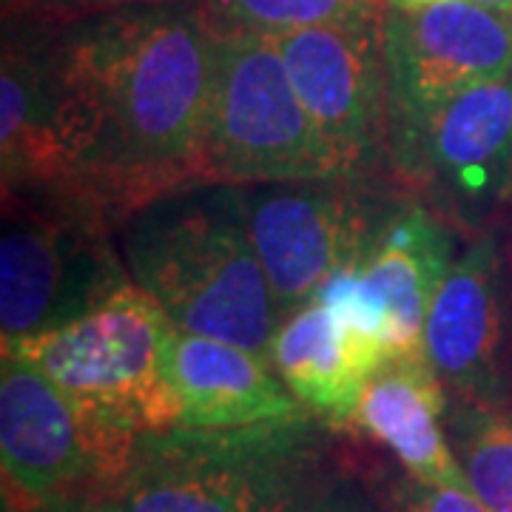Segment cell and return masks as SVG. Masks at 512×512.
<instances>
[{"instance_id":"obj_5","label":"cell","mask_w":512,"mask_h":512,"mask_svg":"<svg viewBox=\"0 0 512 512\" xmlns=\"http://www.w3.org/2000/svg\"><path fill=\"white\" fill-rule=\"evenodd\" d=\"M220 32L205 183H350L296 97L271 37Z\"/></svg>"},{"instance_id":"obj_10","label":"cell","mask_w":512,"mask_h":512,"mask_svg":"<svg viewBox=\"0 0 512 512\" xmlns=\"http://www.w3.org/2000/svg\"><path fill=\"white\" fill-rule=\"evenodd\" d=\"M239 197L279 322L353 265L382 220L353 183L239 185Z\"/></svg>"},{"instance_id":"obj_2","label":"cell","mask_w":512,"mask_h":512,"mask_svg":"<svg viewBox=\"0 0 512 512\" xmlns=\"http://www.w3.org/2000/svg\"><path fill=\"white\" fill-rule=\"evenodd\" d=\"M123 262L177 330L268 356L279 313L239 185H185L140 205L123 220Z\"/></svg>"},{"instance_id":"obj_12","label":"cell","mask_w":512,"mask_h":512,"mask_svg":"<svg viewBox=\"0 0 512 512\" xmlns=\"http://www.w3.org/2000/svg\"><path fill=\"white\" fill-rule=\"evenodd\" d=\"M458 211H487L512 191V72L444 103L399 168Z\"/></svg>"},{"instance_id":"obj_16","label":"cell","mask_w":512,"mask_h":512,"mask_svg":"<svg viewBox=\"0 0 512 512\" xmlns=\"http://www.w3.org/2000/svg\"><path fill=\"white\" fill-rule=\"evenodd\" d=\"M447 399V387L424 356L387 359L362 390L345 427L387 447L416 481L467 487L444 430Z\"/></svg>"},{"instance_id":"obj_20","label":"cell","mask_w":512,"mask_h":512,"mask_svg":"<svg viewBox=\"0 0 512 512\" xmlns=\"http://www.w3.org/2000/svg\"><path fill=\"white\" fill-rule=\"evenodd\" d=\"M399 512H490L470 487L453 484H424L410 478L399 495Z\"/></svg>"},{"instance_id":"obj_11","label":"cell","mask_w":512,"mask_h":512,"mask_svg":"<svg viewBox=\"0 0 512 512\" xmlns=\"http://www.w3.org/2000/svg\"><path fill=\"white\" fill-rule=\"evenodd\" d=\"M453 265V239L421 205H399L379 220L362 256L330 279L316 299L333 302L387 353L424 356L430 302Z\"/></svg>"},{"instance_id":"obj_15","label":"cell","mask_w":512,"mask_h":512,"mask_svg":"<svg viewBox=\"0 0 512 512\" xmlns=\"http://www.w3.org/2000/svg\"><path fill=\"white\" fill-rule=\"evenodd\" d=\"M268 359L313 416L345 427L387 353L345 308L313 299L279 322Z\"/></svg>"},{"instance_id":"obj_24","label":"cell","mask_w":512,"mask_h":512,"mask_svg":"<svg viewBox=\"0 0 512 512\" xmlns=\"http://www.w3.org/2000/svg\"><path fill=\"white\" fill-rule=\"evenodd\" d=\"M373 6H382V9H387V0H370Z\"/></svg>"},{"instance_id":"obj_23","label":"cell","mask_w":512,"mask_h":512,"mask_svg":"<svg viewBox=\"0 0 512 512\" xmlns=\"http://www.w3.org/2000/svg\"><path fill=\"white\" fill-rule=\"evenodd\" d=\"M427 3H441V0H387V9H416V6H427ZM467 3H476V6L512 18V0H467Z\"/></svg>"},{"instance_id":"obj_19","label":"cell","mask_w":512,"mask_h":512,"mask_svg":"<svg viewBox=\"0 0 512 512\" xmlns=\"http://www.w3.org/2000/svg\"><path fill=\"white\" fill-rule=\"evenodd\" d=\"M174 3V0H6V15L29 18L46 26H66L86 18H100L134 6Z\"/></svg>"},{"instance_id":"obj_22","label":"cell","mask_w":512,"mask_h":512,"mask_svg":"<svg viewBox=\"0 0 512 512\" xmlns=\"http://www.w3.org/2000/svg\"><path fill=\"white\" fill-rule=\"evenodd\" d=\"M35 512H123L120 504L109 498V495H66L49 501L46 507Z\"/></svg>"},{"instance_id":"obj_3","label":"cell","mask_w":512,"mask_h":512,"mask_svg":"<svg viewBox=\"0 0 512 512\" xmlns=\"http://www.w3.org/2000/svg\"><path fill=\"white\" fill-rule=\"evenodd\" d=\"M308 421L146 433L109 498L123 512H293L313 470Z\"/></svg>"},{"instance_id":"obj_6","label":"cell","mask_w":512,"mask_h":512,"mask_svg":"<svg viewBox=\"0 0 512 512\" xmlns=\"http://www.w3.org/2000/svg\"><path fill=\"white\" fill-rule=\"evenodd\" d=\"M137 439L97 419L35 362L0 359V461L6 510L35 512L66 495H111Z\"/></svg>"},{"instance_id":"obj_8","label":"cell","mask_w":512,"mask_h":512,"mask_svg":"<svg viewBox=\"0 0 512 512\" xmlns=\"http://www.w3.org/2000/svg\"><path fill=\"white\" fill-rule=\"evenodd\" d=\"M384 66L390 154L402 168L444 103L512 72V18L467 0L387 9Z\"/></svg>"},{"instance_id":"obj_21","label":"cell","mask_w":512,"mask_h":512,"mask_svg":"<svg viewBox=\"0 0 512 512\" xmlns=\"http://www.w3.org/2000/svg\"><path fill=\"white\" fill-rule=\"evenodd\" d=\"M293 512H370L367 504L350 490H342V487H333V490H325V493H313L305 495L296 510Z\"/></svg>"},{"instance_id":"obj_9","label":"cell","mask_w":512,"mask_h":512,"mask_svg":"<svg viewBox=\"0 0 512 512\" xmlns=\"http://www.w3.org/2000/svg\"><path fill=\"white\" fill-rule=\"evenodd\" d=\"M384 12L271 37L293 92L350 183L373 174L390 151Z\"/></svg>"},{"instance_id":"obj_14","label":"cell","mask_w":512,"mask_h":512,"mask_svg":"<svg viewBox=\"0 0 512 512\" xmlns=\"http://www.w3.org/2000/svg\"><path fill=\"white\" fill-rule=\"evenodd\" d=\"M168 370L183 427L245 430L311 419L271 359L234 342L177 330Z\"/></svg>"},{"instance_id":"obj_1","label":"cell","mask_w":512,"mask_h":512,"mask_svg":"<svg viewBox=\"0 0 512 512\" xmlns=\"http://www.w3.org/2000/svg\"><path fill=\"white\" fill-rule=\"evenodd\" d=\"M220 32L202 0L52 26L46 202L106 222L205 183Z\"/></svg>"},{"instance_id":"obj_17","label":"cell","mask_w":512,"mask_h":512,"mask_svg":"<svg viewBox=\"0 0 512 512\" xmlns=\"http://www.w3.org/2000/svg\"><path fill=\"white\" fill-rule=\"evenodd\" d=\"M450 444L470 493L490 512H512V410L458 402Z\"/></svg>"},{"instance_id":"obj_7","label":"cell","mask_w":512,"mask_h":512,"mask_svg":"<svg viewBox=\"0 0 512 512\" xmlns=\"http://www.w3.org/2000/svg\"><path fill=\"white\" fill-rule=\"evenodd\" d=\"M0 336L63 328L131 282L103 234L106 222L46 200L3 197Z\"/></svg>"},{"instance_id":"obj_4","label":"cell","mask_w":512,"mask_h":512,"mask_svg":"<svg viewBox=\"0 0 512 512\" xmlns=\"http://www.w3.org/2000/svg\"><path fill=\"white\" fill-rule=\"evenodd\" d=\"M174 333L163 308L128 282L86 316L37 336L6 339L3 350L35 362L97 419L140 439L180 427L168 370Z\"/></svg>"},{"instance_id":"obj_18","label":"cell","mask_w":512,"mask_h":512,"mask_svg":"<svg viewBox=\"0 0 512 512\" xmlns=\"http://www.w3.org/2000/svg\"><path fill=\"white\" fill-rule=\"evenodd\" d=\"M202 6L222 32H251L262 37L384 12L370 0H202Z\"/></svg>"},{"instance_id":"obj_13","label":"cell","mask_w":512,"mask_h":512,"mask_svg":"<svg viewBox=\"0 0 512 512\" xmlns=\"http://www.w3.org/2000/svg\"><path fill=\"white\" fill-rule=\"evenodd\" d=\"M501 336V256L493 237H481L436 288L421 348L453 399L501 404Z\"/></svg>"}]
</instances>
